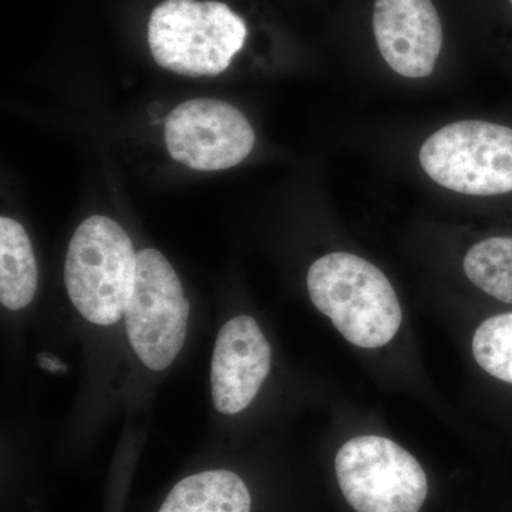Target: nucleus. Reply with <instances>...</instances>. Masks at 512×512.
<instances>
[{
  "label": "nucleus",
  "mask_w": 512,
  "mask_h": 512,
  "mask_svg": "<svg viewBox=\"0 0 512 512\" xmlns=\"http://www.w3.org/2000/svg\"><path fill=\"white\" fill-rule=\"evenodd\" d=\"M309 296L352 345L377 349L392 342L403 313L396 292L377 266L349 252H330L309 268Z\"/></svg>",
  "instance_id": "1"
},
{
  "label": "nucleus",
  "mask_w": 512,
  "mask_h": 512,
  "mask_svg": "<svg viewBox=\"0 0 512 512\" xmlns=\"http://www.w3.org/2000/svg\"><path fill=\"white\" fill-rule=\"evenodd\" d=\"M247 36L245 20L217 0H164L148 22L154 60L188 77L224 73Z\"/></svg>",
  "instance_id": "2"
},
{
  "label": "nucleus",
  "mask_w": 512,
  "mask_h": 512,
  "mask_svg": "<svg viewBox=\"0 0 512 512\" xmlns=\"http://www.w3.org/2000/svg\"><path fill=\"white\" fill-rule=\"evenodd\" d=\"M137 254L127 232L103 215L87 218L74 232L64 266L67 293L84 318L100 326L126 313Z\"/></svg>",
  "instance_id": "3"
},
{
  "label": "nucleus",
  "mask_w": 512,
  "mask_h": 512,
  "mask_svg": "<svg viewBox=\"0 0 512 512\" xmlns=\"http://www.w3.org/2000/svg\"><path fill=\"white\" fill-rule=\"evenodd\" d=\"M424 173L447 190L466 195L512 191V128L488 121L448 124L420 148Z\"/></svg>",
  "instance_id": "4"
},
{
  "label": "nucleus",
  "mask_w": 512,
  "mask_h": 512,
  "mask_svg": "<svg viewBox=\"0 0 512 512\" xmlns=\"http://www.w3.org/2000/svg\"><path fill=\"white\" fill-rule=\"evenodd\" d=\"M335 467L340 490L356 512H420L429 493L419 461L386 437L346 441Z\"/></svg>",
  "instance_id": "5"
},
{
  "label": "nucleus",
  "mask_w": 512,
  "mask_h": 512,
  "mask_svg": "<svg viewBox=\"0 0 512 512\" xmlns=\"http://www.w3.org/2000/svg\"><path fill=\"white\" fill-rule=\"evenodd\" d=\"M188 315L183 285L167 258L157 249L138 252L124 316L128 339L144 365L161 372L174 362L187 335Z\"/></svg>",
  "instance_id": "6"
},
{
  "label": "nucleus",
  "mask_w": 512,
  "mask_h": 512,
  "mask_svg": "<svg viewBox=\"0 0 512 512\" xmlns=\"http://www.w3.org/2000/svg\"><path fill=\"white\" fill-rule=\"evenodd\" d=\"M165 147L177 163L197 171L235 167L255 147V131L247 117L215 99L184 101L171 111L164 126Z\"/></svg>",
  "instance_id": "7"
},
{
  "label": "nucleus",
  "mask_w": 512,
  "mask_h": 512,
  "mask_svg": "<svg viewBox=\"0 0 512 512\" xmlns=\"http://www.w3.org/2000/svg\"><path fill=\"white\" fill-rule=\"evenodd\" d=\"M373 32L384 62L406 79L433 73L443 26L433 0H375Z\"/></svg>",
  "instance_id": "8"
},
{
  "label": "nucleus",
  "mask_w": 512,
  "mask_h": 512,
  "mask_svg": "<svg viewBox=\"0 0 512 512\" xmlns=\"http://www.w3.org/2000/svg\"><path fill=\"white\" fill-rule=\"evenodd\" d=\"M271 370V346L255 319L238 316L221 329L212 356V399L237 414L255 399Z\"/></svg>",
  "instance_id": "9"
},
{
  "label": "nucleus",
  "mask_w": 512,
  "mask_h": 512,
  "mask_svg": "<svg viewBox=\"0 0 512 512\" xmlns=\"http://www.w3.org/2000/svg\"><path fill=\"white\" fill-rule=\"evenodd\" d=\"M158 512H251V495L237 474L205 471L175 485Z\"/></svg>",
  "instance_id": "10"
},
{
  "label": "nucleus",
  "mask_w": 512,
  "mask_h": 512,
  "mask_svg": "<svg viewBox=\"0 0 512 512\" xmlns=\"http://www.w3.org/2000/svg\"><path fill=\"white\" fill-rule=\"evenodd\" d=\"M37 265L25 228L12 218H0V301L10 311L25 308L35 298Z\"/></svg>",
  "instance_id": "11"
},
{
  "label": "nucleus",
  "mask_w": 512,
  "mask_h": 512,
  "mask_svg": "<svg viewBox=\"0 0 512 512\" xmlns=\"http://www.w3.org/2000/svg\"><path fill=\"white\" fill-rule=\"evenodd\" d=\"M463 268L477 288L512 305V237L478 242L467 252Z\"/></svg>",
  "instance_id": "12"
},
{
  "label": "nucleus",
  "mask_w": 512,
  "mask_h": 512,
  "mask_svg": "<svg viewBox=\"0 0 512 512\" xmlns=\"http://www.w3.org/2000/svg\"><path fill=\"white\" fill-rule=\"evenodd\" d=\"M473 355L488 375L512 384V312L493 316L478 326Z\"/></svg>",
  "instance_id": "13"
},
{
  "label": "nucleus",
  "mask_w": 512,
  "mask_h": 512,
  "mask_svg": "<svg viewBox=\"0 0 512 512\" xmlns=\"http://www.w3.org/2000/svg\"><path fill=\"white\" fill-rule=\"evenodd\" d=\"M40 366L46 367V369L49 370H53V372H56V370L64 369L62 363H60L59 360H56L55 357H40Z\"/></svg>",
  "instance_id": "14"
},
{
  "label": "nucleus",
  "mask_w": 512,
  "mask_h": 512,
  "mask_svg": "<svg viewBox=\"0 0 512 512\" xmlns=\"http://www.w3.org/2000/svg\"><path fill=\"white\" fill-rule=\"evenodd\" d=\"M510 3H511V5H512V0H510Z\"/></svg>",
  "instance_id": "15"
}]
</instances>
